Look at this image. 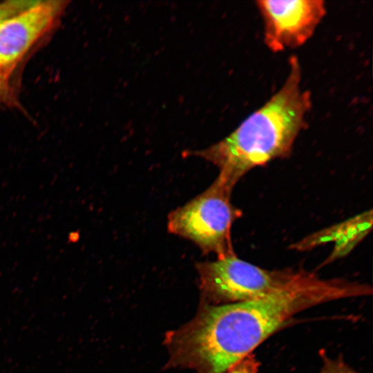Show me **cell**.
Listing matches in <instances>:
<instances>
[{"instance_id": "obj_1", "label": "cell", "mask_w": 373, "mask_h": 373, "mask_svg": "<svg viewBox=\"0 0 373 373\" xmlns=\"http://www.w3.org/2000/svg\"><path fill=\"white\" fill-rule=\"evenodd\" d=\"M365 294L363 283L322 278L314 273L300 284L262 298L223 305L200 301L190 321L165 334L166 367L225 373L300 312Z\"/></svg>"}, {"instance_id": "obj_2", "label": "cell", "mask_w": 373, "mask_h": 373, "mask_svg": "<svg viewBox=\"0 0 373 373\" xmlns=\"http://www.w3.org/2000/svg\"><path fill=\"white\" fill-rule=\"evenodd\" d=\"M301 79L298 59L291 56L285 82L269 100L222 140L184 155L212 163L219 170L217 178L232 189L250 170L289 156L312 108L311 93L301 88Z\"/></svg>"}, {"instance_id": "obj_3", "label": "cell", "mask_w": 373, "mask_h": 373, "mask_svg": "<svg viewBox=\"0 0 373 373\" xmlns=\"http://www.w3.org/2000/svg\"><path fill=\"white\" fill-rule=\"evenodd\" d=\"M201 301L223 305L262 298L287 290L314 272L302 268L267 269L235 255L198 262Z\"/></svg>"}, {"instance_id": "obj_4", "label": "cell", "mask_w": 373, "mask_h": 373, "mask_svg": "<svg viewBox=\"0 0 373 373\" xmlns=\"http://www.w3.org/2000/svg\"><path fill=\"white\" fill-rule=\"evenodd\" d=\"M232 190L216 178L202 193L169 214L168 231L193 242L204 254L217 258L235 255L231 227L242 212L231 202Z\"/></svg>"}, {"instance_id": "obj_5", "label": "cell", "mask_w": 373, "mask_h": 373, "mask_svg": "<svg viewBox=\"0 0 373 373\" xmlns=\"http://www.w3.org/2000/svg\"><path fill=\"white\" fill-rule=\"evenodd\" d=\"M264 43L273 52L298 48L311 38L326 13L323 0H258Z\"/></svg>"}, {"instance_id": "obj_6", "label": "cell", "mask_w": 373, "mask_h": 373, "mask_svg": "<svg viewBox=\"0 0 373 373\" xmlns=\"http://www.w3.org/2000/svg\"><path fill=\"white\" fill-rule=\"evenodd\" d=\"M66 3L39 1L0 21V69L10 73L32 46L52 28Z\"/></svg>"}, {"instance_id": "obj_7", "label": "cell", "mask_w": 373, "mask_h": 373, "mask_svg": "<svg viewBox=\"0 0 373 373\" xmlns=\"http://www.w3.org/2000/svg\"><path fill=\"white\" fill-rule=\"evenodd\" d=\"M323 364L318 373H361L353 369L343 358L341 355L336 358L328 356L323 350L320 352Z\"/></svg>"}, {"instance_id": "obj_8", "label": "cell", "mask_w": 373, "mask_h": 373, "mask_svg": "<svg viewBox=\"0 0 373 373\" xmlns=\"http://www.w3.org/2000/svg\"><path fill=\"white\" fill-rule=\"evenodd\" d=\"M260 362L253 353L238 361L225 373H258Z\"/></svg>"}, {"instance_id": "obj_9", "label": "cell", "mask_w": 373, "mask_h": 373, "mask_svg": "<svg viewBox=\"0 0 373 373\" xmlns=\"http://www.w3.org/2000/svg\"><path fill=\"white\" fill-rule=\"evenodd\" d=\"M37 1H6L0 3V21L33 6Z\"/></svg>"}, {"instance_id": "obj_10", "label": "cell", "mask_w": 373, "mask_h": 373, "mask_svg": "<svg viewBox=\"0 0 373 373\" xmlns=\"http://www.w3.org/2000/svg\"><path fill=\"white\" fill-rule=\"evenodd\" d=\"M8 73L0 69V104H13L15 101Z\"/></svg>"}]
</instances>
